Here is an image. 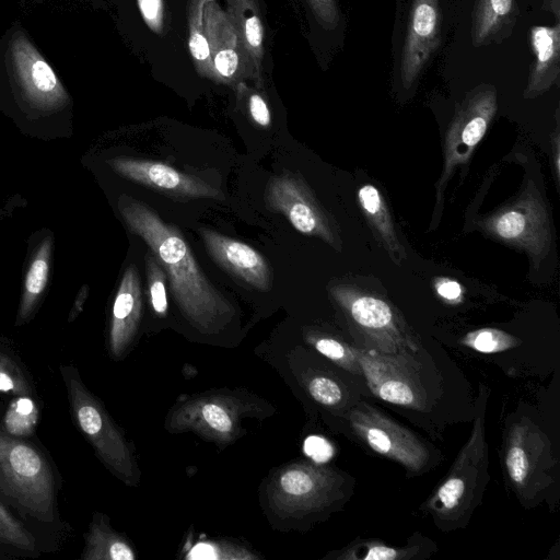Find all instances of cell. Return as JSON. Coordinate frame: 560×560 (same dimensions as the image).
I'll list each match as a JSON object with an SVG mask.
<instances>
[{
  "instance_id": "277c9868",
  "label": "cell",
  "mask_w": 560,
  "mask_h": 560,
  "mask_svg": "<svg viewBox=\"0 0 560 560\" xmlns=\"http://www.w3.org/2000/svg\"><path fill=\"white\" fill-rule=\"evenodd\" d=\"M0 490L33 517L55 520V477L49 462L39 448L2 430Z\"/></svg>"
},
{
  "instance_id": "30bf717a",
  "label": "cell",
  "mask_w": 560,
  "mask_h": 560,
  "mask_svg": "<svg viewBox=\"0 0 560 560\" xmlns=\"http://www.w3.org/2000/svg\"><path fill=\"white\" fill-rule=\"evenodd\" d=\"M331 294L370 345L376 348L375 351L402 354L415 349L412 340L385 301L346 288H334Z\"/></svg>"
},
{
  "instance_id": "f546056e",
  "label": "cell",
  "mask_w": 560,
  "mask_h": 560,
  "mask_svg": "<svg viewBox=\"0 0 560 560\" xmlns=\"http://www.w3.org/2000/svg\"><path fill=\"white\" fill-rule=\"evenodd\" d=\"M187 557L191 559H257V556L243 547L212 541L196 544Z\"/></svg>"
},
{
  "instance_id": "5b68a950",
  "label": "cell",
  "mask_w": 560,
  "mask_h": 560,
  "mask_svg": "<svg viewBox=\"0 0 560 560\" xmlns=\"http://www.w3.org/2000/svg\"><path fill=\"white\" fill-rule=\"evenodd\" d=\"M67 388L71 416L97 457L122 482L136 486L140 472L128 442L113 422L102 402L85 387L77 369L60 368Z\"/></svg>"
},
{
  "instance_id": "d4e9b609",
  "label": "cell",
  "mask_w": 560,
  "mask_h": 560,
  "mask_svg": "<svg viewBox=\"0 0 560 560\" xmlns=\"http://www.w3.org/2000/svg\"><path fill=\"white\" fill-rule=\"evenodd\" d=\"M0 546L34 553L36 539L26 526L0 502Z\"/></svg>"
},
{
  "instance_id": "4dcf8cb0",
  "label": "cell",
  "mask_w": 560,
  "mask_h": 560,
  "mask_svg": "<svg viewBox=\"0 0 560 560\" xmlns=\"http://www.w3.org/2000/svg\"><path fill=\"white\" fill-rule=\"evenodd\" d=\"M308 394L317 402L327 406H338L343 398V392L334 378L326 375H315L307 381Z\"/></svg>"
},
{
  "instance_id": "d590c367",
  "label": "cell",
  "mask_w": 560,
  "mask_h": 560,
  "mask_svg": "<svg viewBox=\"0 0 560 560\" xmlns=\"http://www.w3.org/2000/svg\"><path fill=\"white\" fill-rule=\"evenodd\" d=\"M250 115L260 126L267 127L270 124V114L265 101L259 95H253L249 103Z\"/></svg>"
},
{
  "instance_id": "484cf974",
  "label": "cell",
  "mask_w": 560,
  "mask_h": 560,
  "mask_svg": "<svg viewBox=\"0 0 560 560\" xmlns=\"http://www.w3.org/2000/svg\"><path fill=\"white\" fill-rule=\"evenodd\" d=\"M460 342L465 347L481 353H495L514 348L521 341L495 328H480L466 334Z\"/></svg>"
},
{
  "instance_id": "6da1fadb",
  "label": "cell",
  "mask_w": 560,
  "mask_h": 560,
  "mask_svg": "<svg viewBox=\"0 0 560 560\" xmlns=\"http://www.w3.org/2000/svg\"><path fill=\"white\" fill-rule=\"evenodd\" d=\"M116 208L129 232L139 236L160 262L186 320L201 334L222 331L232 322L235 308L200 269L182 233L130 195L120 194Z\"/></svg>"
},
{
  "instance_id": "1f68e13d",
  "label": "cell",
  "mask_w": 560,
  "mask_h": 560,
  "mask_svg": "<svg viewBox=\"0 0 560 560\" xmlns=\"http://www.w3.org/2000/svg\"><path fill=\"white\" fill-rule=\"evenodd\" d=\"M27 382L15 363L0 353V392L25 394Z\"/></svg>"
},
{
  "instance_id": "836d02e7",
  "label": "cell",
  "mask_w": 560,
  "mask_h": 560,
  "mask_svg": "<svg viewBox=\"0 0 560 560\" xmlns=\"http://www.w3.org/2000/svg\"><path fill=\"white\" fill-rule=\"evenodd\" d=\"M436 293L446 301L455 302L460 300L463 289L457 281L448 278H439L434 283Z\"/></svg>"
},
{
  "instance_id": "d6986e66",
  "label": "cell",
  "mask_w": 560,
  "mask_h": 560,
  "mask_svg": "<svg viewBox=\"0 0 560 560\" xmlns=\"http://www.w3.org/2000/svg\"><path fill=\"white\" fill-rule=\"evenodd\" d=\"M489 228L501 240L517 243L535 254L548 243L546 213L542 206L530 197L493 217Z\"/></svg>"
},
{
  "instance_id": "603a6c76",
  "label": "cell",
  "mask_w": 560,
  "mask_h": 560,
  "mask_svg": "<svg viewBox=\"0 0 560 560\" xmlns=\"http://www.w3.org/2000/svg\"><path fill=\"white\" fill-rule=\"evenodd\" d=\"M130 544L108 525L106 515L95 513L85 534L81 559L84 560H133Z\"/></svg>"
},
{
  "instance_id": "7402d4cb",
  "label": "cell",
  "mask_w": 560,
  "mask_h": 560,
  "mask_svg": "<svg viewBox=\"0 0 560 560\" xmlns=\"http://www.w3.org/2000/svg\"><path fill=\"white\" fill-rule=\"evenodd\" d=\"M432 541L420 534H415L401 547L388 546L374 539H358L328 558L341 560H413L430 556L435 549Z\"/></svg>"
},
{
  "instance_id": "f35d334b",
  "label": "cell",
  "mask_w": 560,
  "mask_h": 560,
  "mask_svg": "<svg viewBox=\"0 0 560 560\" xmlns=\"http://www.w3.org/2000/svg\"><path fill=\"white\" fill-rule=\"evenodd\" d=\"M189 49L194 58L205 60L209 55L208 42L201 34H194L189 39Z\"/></svg>"
},
{
  "instance_id": "ffe728a7",
  "label": "cell",
  "mask_w": 560,
  "mask_h": 560,
  "mask_svg": "<svg viewBox=\"0 0 560 560\" xmlns=\"http://www.w3.org/2000/svg\"><path fill=\"white\" fill-rule=\"evenodd\" d=\"M534 62L523 96L530 100L557 84L560 74V24L534 26L529 34Z\"/></svg>"
},
{
  "instance_id": "cb8c5ba5",
  "label": "cell",
  "mask_w": 560,
  "mask_h": 560,
  "mask_svg": "<svg viewBox=\"0 0 560 560\" xmlns=\"http://www.w3.org/2000/svg\"><path fill=\"white\" fill-rule=\"evenodd\" d=\"M362 210L374 224L393 256L405 257L398 243L386 203L378 189L373 185H363L358 191Z\"/></svg>"
},
{
  "instance_id": "4316f807",
  "label": "cell",
  "mask_w": 560,
  "mask_h": 560,
  "mask_svg": "<svg viewBox=\"0 0 560 560\" xmlns=\"http://www.w3.org/2000/svg\"><path fill=\"white\" fill-rule=\"evenodd\" d=\"M37 422V409L34 401L21 396L13 400L4 417V427L8 433L15 436H26L34 431Z\"/></svg>"
},
{
  "instance_id": "8d00e7d4",
  "label": "cell",
  "mask_w": 560,
  "mask_h": 560,
  "mask_svg": "<svg viewBox=\"0 0 560 560\" xmlns=\"http://www.w3.org/2000/svg\"><path fill=\"white\" fill-rule=\"evenodd\" d=\"M139 7L144 19L156 24L161 16V0H138Z\"/></svg>"
},
{
  "instance_id": "44dd1931",
  "label": "cell",
  "mask_w": 560,
  "mask_h": 560,
  "mask_svg": "<svg viewBox=\"0 0 560 560\" xmlns=\"http://www.w3.org/2000/svg\"><path fill=\"white\" fill-rule=\"evenodd\" d=\"M515 0H476L471 14V43L475 47L500 43L516 23Z\"/></svg>"
},
{
  "instance_id": "ac0fdd59",
  "label": "cell",
  "mask_w": 560,
  "mask_h": 560,
  "mask_svg": "<svg viewBox=\"0 0 560 560\" xmlns=\"http://www.w3.org/2000/svg\"><path fill=\"white\" fill-rule=\"evenodd\" d=\"M136 265L122 272L112 306L108 328V351L119 360L127 352L139 329L142 316V290Z\"/></svg>"
},
{
  "instance_id": "ab89813d",
  "label": "cell",
  "mask_w": 560,
  "mask_h": 560,
  "mask_svg": "<svg viewBox=\"0 0 560 560\" xmlns=\"http://www.w3.org/2000/svg\"><path fill=\"white\" fill-rule=\"evenodd\" d=\"M89 296V285L83 284L80 290L78 291L72 307L70 308L68 322L72 323L82 312L83 306L88 300Z\"/></svg>"
},
{
  "instance_id": "ba28073f",
  "label": "cell",
  "mask_w": 560,
  "mask_h": 560,
  "mask_svg": "<svg viewBox=\"0 0 560 560\" xmlns=\"http://www.w3.org/2000/svg\"><path fill=\"white\" fill-rule=\"evenodd\" d=\"M254 401L233 394L200 395L178 405L167 420L170 431H191L219 444H229L241 434L244 417L258 412Z\"/></svg>"
},
{
  "instance_id": "7a4b0ae2",
  "label": "cell",
  "mask_w": 560,
  "mask_h": 560,
  "mask_svg": "<svg viewBox=\"0 0 560 560\" xmlns=\"http://www.w3.org/2000/svg\"><path fill=\"white\" fill-rule=\"evenodd\" d=\"M16 83L13 117L20 131L42 141L70 138L71 98L32 43L16 34L10 46Z\"/></svg>"
},
{
  "instance_id": "8992f818",
  "label": "cell",
  "mask_w": 560,
  "mask_h": 560,
  "mask_svg": "<svg viewBox=\"0 0 560 560\" xmlns=\"http://www.w3.org/2000/svg\"><path fill=\"white\" fill-rule=\"evenodd\" d=\"M343 480L330 467L315 462L282 467L268 487L269 506L281 518H300L328 508L340 494Z\"/></svg>"
},
{
  "instance_id": "d6a6232c",
  "label": "cell",
  "mask_w": 560,
  "mask_h": 560,
  "mask_svg": "<svg viewBox=\"0 0 560 560\" xmlns=\"http://www.w3.org/2000/svg\"><path fill=\"white\" fill-rule=\"evenodd\" d=\"M305 454L315 463L324 464L334 455L332 445L323 436L312 435L304 442Z\"/></svg>"
},
{
  "instance_id": "b9f144b4",
  "label": "cell",
  "mask_w": 560,
  "mask_h": 560,
  "mask_svg": "<svg viewBox=\"0 0 560 560\" xmlns=\"http://www.w3.org/2000/svg\"><path fill=\"white\" fill-rule=\"evenodd\" d=\"M542 10L548 11L551 13L557 22H559L560 19V0H544L542 3Z\"/></svg>"
},
{
  "instance_id": "7c38bea8",
  "label": "cell",
  "mask_w": 560,
  "mask_h": 560,
  "mask_svg": "<svg viewBox=\"0 0 560 560\" xmlns=\"http://www.w3.org/2000/svg\"><path fill=\"white\" fill-rule=\"evenodd\" d=\"M266 207L284 215L300 233L316 236L329 244L336 238L330 223L305 183L291 173L269 179L265 189Z\"/></svg>"
},
{
  "instance_id": "4fadbf2b",
  "label": "cell",
  "mask_w": 560,
  "mask_h": 560,
  "mask_svg": "<svg viewBox=\"0 0 560 560\" xmlns=\"http://www.w3.org/2000/svg\"><path fill=\"white\" fill-rule=\"evenodd\" d=\"M103 163L117 176L171 197L224 199L222 191L209 183L164 163L129 156L106 158Z\"/></svg>"
},
{
  "instance_id": "5bb4252c",
  "label": "cell",
  "mask_w": 560,
  "mask_h": 560,
  "mask_svg": "<svg viewBox=\"0 0 560 560\" xmlns=\"http://www.w3.org/2000/svg\"><path fill=\"white\" fill-rule=\"evenodd\" d=\"M440 0H412L404 40L400 79L410 89L440 45Z\"/></svg>"
},
{
  "instance_id": "2e32d148",
  "label": "cell",
  "mask_w": 560,
  "mask_h": 560,
  "mask_svg": "<svg viewBox=\"0 0 560 560\" xmlns=\"http://www.w3.org/2000/svg\"><path fill=\"white\" fill-rule=\"evenodd\" d=\"M198 232L208 254L222 269L250 288L262 292L271 289V269L259 252L208 228Z\"/></svg>"
},
{
  "instance_id": "52a82bcc",
  "label": "cell",
  "mask_w": 560,
  "mask_h": 560,
  "mask_svg": "<svg viewBox=\"0 0 560 560\" xmlns=\"http://www.w3.org/2000/svg\"><path fill=\"white\" fill-rule=\"evenodd\" d=\"M503 464L513 489L522 501H530L552 481L556 465L551 444L529 419L510 423L504 438Z\"/></svg>"
},
{
  "instance_id": "83f0119b",
  "label": "cell",
  "mask_w": 560,
  "mask_h": 560,
  "mask_svg": "<svg viewBox=\"0 0 560 560\" xmlns=\"http://www.w3.org/2000/svg\"><path fill=\"white\" fill-rule=\"evenodd\" d=\"M306 340L323 355L351 373H361L354 350L346 343L326 336L310 334Z\"/></svg>"
},
{
  "instance_id": "8fae6325",
  "label": "cell",
  "mask_w": 560,
  "mask_h": 560,
  "mask_svg": "<svg viewBox=\"0 0 560 560\" xmlns=\"http://www.w3.org/2000/svg\"><path fill=\"white\" fill-rule=\"evenodd\" d=\"M497 109V90L491 84L478 85L466 95L446 132L442 183L456 165L468 160L483 138Z\"/></svg>"
},
{
  "instance_id": "60d3db41",
  "label": "cell",
  "mask_w": 560,
  "mask_h": 560,
  "mask_svg": "<svg viewBox=\"0 0 560 560\" xmlns=\"http://www.w3.org/2000/svg\"><path fill=\"white\" fill-rule=\"evenodd\" d=\"M25 205V200L21 196H13L10 199H8L1 207H0V223H2L5 219L11 217V214L20 207Z\"/></svg>"
},
{
  "instance_id": "f1b7e54d",
  "label": "cell",
  "mask_w": 560,
  "mask_h": 560,
  "mask_svg": "<svg viewBox=\"0 0 560 560\" xmlns=\"http://www.w3.org/2000/svg\"><path fill=\"white\" fill-rule=\"evenodd\" d=\"M144 261L151 306L159 316H165L167 313L166 275L151 253L145 255Z\"/></svg>"
},
{
  "instance_id": "9c48e42d",
  "label": "cell",
  "mask_w": 560,
  "mask_h": 560,
  "mask_svg": "<svg viewBox=\"0 0 560 560\" xmlns=\"http://www.w3.org/2000/svg\"><path fill=\"white\" fill-rule=\"evenodd\" d=\"M348 418L354 433L375 453L400 464L409 472H420L428 465L427 445L378 409L361 402L350 410Z\"/></svg>"
},
{
  "instance_id": "74e56055",
  "label": "cell",
  "mask_w": 560,
  "mask_h": 560,
  "mask_svg": "<svg viewBox=\"0 0 560 560\" xmlns=\"http://www.w3.org/2000/svg\"><path fill=\"white\" fill-rule=\"evenodd\" d=\"M245 33L247 42L254 46L258 47L261 43L262 33H261V24L258 18L252 16L246 21L245 24Z\"/></svg>"
},
{
  "instance_id": "3957f363",
  "label": "cell",
  "mask_w": 560,
  "mask_h": 560,
  "mask_svg": "<svg viewBox=\"0 0 560 560\" xmlns=\"http://www.w3.org/2000/svg\"><path fill=\"white\" fill-rule=\"evenodd\" d=\"M488 396L487 387L480 384L470 436L425 504L436 527L444 532L466 526L490 479L485 428Z\"/></svg>"
},
{
  "instance_id": "e0dca14e",
  "label": "cell",
  "mask_w": 560,
  "mask_h": 560,
  "mask_svg": "<svg viewBox=\"0 0 560 560\" xmlns=\"http://www.w3.org/2000/svg\"><path fill=\"white\" fill-rule=\"evenodd\" d=\"M54 253V231L43 228L31 234L27 240L15 326L27 324L40 307L52 272Z\"/></svg>"
},
{
  "instance_id": "9a60e30c",
  "label": "cell",
  "mask_w": 560,
  "mask_h": 560,
  "mask_svg": "<svg viewBox=\"0 0 560 560\" xmlns=\"http://www.w3.org/2000/svg\"><path fill=\"white\" fill-rule=\"evenodd\" d=\"M370 389L378 398L395 405L420 409L424 393L408 370L400 365L397 354L353 349Z\"/></svg>"
},
{
  "instance_id": "e575fe53",
  "label": "cell",
  "mask_w": 560,
  "mask_h": 560,
  "mask_svg": "<svg viewBox=\"0 0 560 560\" xmlns=\"http://www.w3.org/2000/svg\"><path fill=\"white\" fill-rule=\"evenodd\" d=\"M217 70L224 77L232 75L238 65V57L232 49H225L218 52L214 59Z\"/></svg>"
}]
</instances>
